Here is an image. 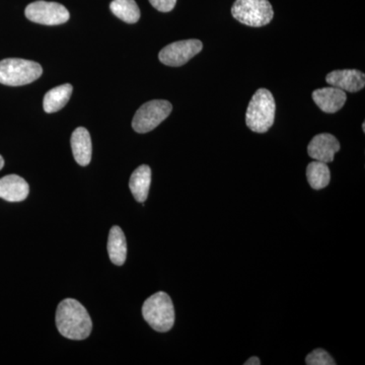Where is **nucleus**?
<instances>
[{"instance_id": "f257e3e1", "label": "nucleus", "mask_w": 365, "mask_h": 365, "mask_svg": "<svg viewBox=\"0 0 365 365\" xmlns=\"http://www.w3.org/2000/svg\"><path fill=\"white\" fill-rule=\"evenodd\" d=\"M56 326L63 337L85 340L91 335L93 323L86 307L78 300L67 299L60 302L56 312Z\"/></svg>"}, {"instance_id": "f03ea898", "label": "nucleus", "mask_w": 365, "mask_h": 365, "mask_svg": "<svg viewBox=\"0 0 365 365\" xmlns=\"http://www.w3.org/2000/svg\"><path fill=\"white\" fill-rule=\"evenodd\" d=\"M275 112L272 93L266 88H260L254 93L247 109V126L256 133H265L274 124Z\"/></svg>"}, {"instance_id": "7ed1b4c3", "label": "nucleus", "mask_w": 365, "mask_h": 365, "mask_svg": "<svg viewBox=\"0 0 365 365\" xmlns=\"http://www.w3.org/2000/svg\"><path fill=\"white\" fill-rule=\"evenodd\" d=\"M143 316L157 332H169L175 324V309L172 299L165 292H157L144 302Z\"/></svg>"}, {"instance_id": "20e7f679", "label": "nucleus", "mask_w": 365, "mask_h": 365, "mask_svg": "<svg viewBox=\"0 0 365 365\" xmlns=\"http://www.w3.org/2000/svg\"><path fill=\"white\" fill-rule=\"evenodd\" d=\"M42 73V66L31 60L7 58L0 61V83L4 86L29 85L37 81Z\"/></svg>"}, {"instance_id": "39448f33", "label": "nucleus", "mask_w": 365, "mask_h": 365, "mask_svg": "<svg viewBox=\"0 0 365 365\" xmlns=\"http://www.w3.org/2000/svg\"><path fill=\"white\" fill-rule=\"evenodd\" d=\"M232 14L244 25L260 28L272 21L274 11L268 0H235Z\"/></svg>"}, {"instance_id": "423d86ee", "label": "nucleus", "mask_w": 365, "mask_h": 365, "mask_svg": "<svg viewBox=\"0 0 365 365\" xmlns=\"http://www.w3.org/2000/svg\"><path fill=\"white\" fill-rule=\"evenodd\" d=\"M172 110L173 106L168 101H150L137 110L132 120V127L137 133H148L165 121Z\"/></svg>"}, {"instance_id": "0eeeda50", "label": "nucleus", "mask_w": 365, "mask_h": 365, "mask_svg": "<svg viewBox=\"0 0 365 365\" xmlns=\"http://www.w3.org/2000/svg\"><path fill=\"white\" fill-rule=\"evenodd\" d=\"M25 14L28 20L44 26L62 25L71 18V14L66 6L57 2L44 0L29 4L26 7Z\"/></svg>"}, {"instance_id": "6e6552de", "label": "nucleus", "mask_w": 365, "mask_h": 365, "mask_svg": "<svg viewBox=\"0 0 365 365\" xmlns=\"http://www.w3.org/2000/svg\"><path fill=\"white\" fill-rule=\"evenodd\" d=\"M203 49V44L199 40H184L172 43L163 48L158 54V58L165 66L179 67L184 66Z\"/></svg>"}, {"instance_id": "1a4fd4ad", "label": "nucleus", "mask_w": 365, "mask_h": 365, "mask_svg": "<svg viewBox=\"0 0 365 365\" xmlns=\"http://www.w3.org/2000/svg\"><path fill=\"white\" fill-rule=\"evenodd\" d=\"M340 150V143L332 134H318L312 139L307 153L309 157L319 162L332 163L335 153Z\"/></svg>"}, {"instance_id": "9d476101", "label": "nucleus", "mask_w": 365, "mask_h": 365, "mask_svg": "<svg viewBox=\"0 0 365 365\" xmlns=\"http://www.w3.org/2000/svg\"><path fill=\"white\" fill-rule=\"evenodd\" d=\"M326 81L331 86L340 90L357 93L365 86V76L364 72L357 69H343L330 72L326 76Z\"/></svg>"}, {"instance_id": "9b49d317", "label": "nucleus", "mask_w": 365, "mask_h": 365, "mask_svg": "<svg viewBox=\"0 0 365 365\" xmlns=\"http://www.w3.org/2000/svg\"><path fill=\"white\" fill-rule=\"evenodd\" d=\"M312 97L319 109L328 114H334V113L340 111L347 101L345 91L335 88V86H329V88L314 91Z\"/></svg>"}, {"instance_id": "f8f14e48", "label": "nucleus", "mask_w": 365, "mask_h": 365, "mask_svg": "<svg viewBox=\"0 0 365 365\" xmlns=\"http://www.w3.org/2000/svg\"><path fill=\"white\" fill-rule=\"evenodd\" d=\"M30 193V187L25 179L18 175H9L0 179V198L9 202H21Z\"/></svg>"}, {"instance_id": "ddd939ff", "label": "nucleus", "mask_w": 365, "mask_h": 365, "mask_svg": "<svg viewBox=\"0 0 365 365\" xmlns=\"http://www.w3.org/2000/svg\"><path fill=\"white\" fill-rule=\"evenodd\" d=\"M71 143L76 162L81 167L88 165L91 163V153H93V146H91V139L88 131L83 127L76 128L72 133Z\"/></svg>"}, {"instance_id": "4468645a", "label": "nucleus", "mask_w": 365, "mask_h": 365, "mask_svg": "<svg viewBox=\"0 0 365 365\" xmlns=\"http://www.w3.org/2000/svg\"><path fill=\"white\" fill-rule=\"evenodd\" d=\"M151 182V170L148 165H143L137 168L130 177L129 187L132 195L137 202L144 203L148 199Z\"/></svg>"}, {"instance_id": "2eb2a0df", "label": "nucleus", "mask_w": 365, "mask_h": 365, "mask_svg": "<svg viewBox=\"0 0 365 365\" xmlns=\"http://www.w3.org/2000/svg\"><path fill=\"white\" fill-rule=\"evenodd\" d=\"M107 248L112 263L118 266L123 265L127 257L126 237H125L123 230L117 225L113 227L110 230Z\"/></svg>"}, {"instance_id": "dca6fc26", "label": "nucleus", "mask_w": 365, "mask_h": 365, "mask_svg": "<svg viewBox=\"0 0 365 365\" xmlns=\"http://www.w3.org/2000/svg\"><path fill=\"white\" fill-rule=\"evenodd\" d=\"M72 91H73L72 86L66 83V85L57 86V88L48 91L45 95L44 102H43L44 111L51 114V113L58 112L63 109L71 97Z\"/></svg>"}, {"instance_id": "f3484780", "label": "nucleus", "mask_w": 365, "mask_h": 365, "mask_svg": "<svg viewBox=\"0 0 365 365\" xmlns=\"http://www.w3.org/2000/svg\"><path fill=\"white\" fill-rule=\"evenodd\" d=\"M307 178L309 186L314 190L326 188L330 184L331 174L328 165L314 160L309 163L307 169Z\"/></svg>"}, {"instance_id": "a211bd4d", "label": "nucleus", "mask_w": 365, "mask_h": 365, "mask_svg": "<svg viewBox=\"0 0 365 365\" xmlns=\"http://www.w3.org/2000/svg\"><path fill=\"white\" fill-rule=\"evenodd\" d=\"M110 9L118 19L127 24H135L140 19V9L135 0H113Z\"/></svg>"}, {"instance_id": "6ab92c4d", "label": "nucleus", "mask_w": 365, "mask_h": 365, "mask_svg": "<svg viewBox=\"0 0 365 365\" xmlns=\"http://www.w3.org/2000/svg\"><path fill=\"white\" fill-rule=\"evenodd\" d=\"M306 364L307 365H335L336 362L326 350L319 348L307 355Z\"/></svg>"}, {"instance_id": "aec40b11", "label": "nucleus", "mask_w": 365, "mask_h": 365, "mask_svg": "<svg viewBox=\"0 0 365 365\" xmlns=\"http://www.w3.org/2000/svg\"><path fill=\"white\" fill-rule=\"evenodd\" d=\"M151 6L162 13H169L176 6L177 0H150Z\"/></svg>"}, {"instance_id": "412c9836", "label": "nucleus", "mask_w": 365, "mask_h": 365, "mask_svg": "<svg viewBox=\"0 0 365 365\" xmlns=\"http://www.w3.org/2000/svg\"><path fill=\"white\" fill-rule=\"evenodd\" d=\"M261 361L260 359H258V357L253 356L251 357V359H249L247 360L246 362H245V365H260Z\"/></svg>"}, {"instance_id": "4be33fe9", "label": "nucleus", "mask_w": 365, "mask_h": 365, "mask_svg": "<svg viewBox=\"0 0 365 365\" xmlns=\"http://www.w3.org/2000/svg\"><path fill=\"white\" fill-rule=\"evenodd\" d=\"M4 167V158L0 155V170H2V168Z\"/></svg>"}, {"instance_id": "5701e85b", "label": "nucleus", "mask_w": 365, "mask_h": 365, "mask_svg": "<svg viewBox=\"0 0 365 365\" xmlns=\"http://www.w3.org/2000/svg\"><path fill=\"white\" fill-rule=\"evenodd\" d=\"M362 129H364V131H365V125H364V123L362 124Z\"/></svg>"}]
</instances>
